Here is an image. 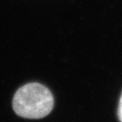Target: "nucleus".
Segmentation results:
<instances>
[{"instance_id":"nucleus-1","label":"nucleus","mask_w":122,"mask_h":122,"mask_svg":"<svg viewBox=\"0 0 122 122\" xmlns=\"http://www.w3.org/2000/svg\"><path fill=\"white\" fill-rule=\"evenodd\" d=\"M53 97L48 87L39 83H28L17 90L14 96L13 108L16 114L26 119H41L50 114Z\"/></svg>"},{"instance_id":"nucleus-2","label":"nucleus","mask_w":122,"mask_h":122,"mask_svg":"<svg viewBox=\"0 0 122 122\" xmlns=\"http://www.w3.org/2000/svg\"><path fill=\"white\" fill-rule=\"evenodd\" d=\"M118 116L120 119V122H122V95L120 99V103H119V109H118Z\"/></svg>"}]
</instances>
